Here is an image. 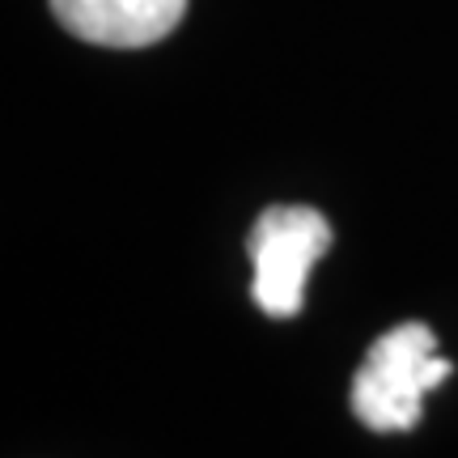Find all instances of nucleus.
I'll return each instance as SVG.
<instances>
[{
    "label": "nucleus",
    "mask_w": 458,
    "mask_h": 458,
    "mask_svg": "<svg viewBox=\"0 0 458 458\" xmlns=\"http://www.w3.org/2000/svg\"><path fill=\"white\" fill-rule=\"evenodd\" d=\"M428 323H399L382 331L352 377V416L374 433H408L420 425L425 394L450 377Z\"/></svg>",
    "instance_id": "obj_1"
},
{
    "label": "nucleus",
    "mask_w": 458,
    "mask_h": 458,
    "mask_svg": "<svg viewBox=\"0 0 458 458\" xmlns=\"http://www.w3.org/2000/svg\"><path fill=\"white\" fill-rule=\"evenodd\" d=\"M255 284L250 297L267 318H293L306 306V276L331 250V225L318 208L306 204H272L263 208L246 238Z\"/></svg>",
    "instance_id": "obj_2"
},
{
    "label": "nucleus",
    "mask_w": 458,
    "mask_h": 458,
    "mask_svg": "<svg viewBox=\"0 0 458 458\" xmlns=\"http://www.w3.org/2000/svg\"><path fill=\"white\" fill-rule=\"evenodd\" d=\"M55 21L94 47H153L187 13V0H47Z\"/></svg>",
    "instance_id": "obj_3"
}]
</instances>
